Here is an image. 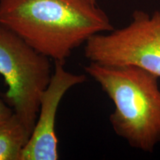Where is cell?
Listing matches in <instances>:
<instances>
[{
  "label": "cell",
  "instance_id": "7",
  "mask_svg": "<svg viewBox=\"0 0 160 160\" xmlns=\"http://www.w3.org/2000/svg\"><path fill=\"white\" fill-rule=\"evenodd\" d=\"M13 113V109L9 108L5 101L0 99V124L8 119Z\"/></svg>",
  "mask_w": 160,
  "mask_h": 160
},
{
  "label": "cell",
  "instance_id": "2",
  "mask_svg": "<svg viewBox=\"0 0 160 160\" xmlns=\"http://www.w3.org/2000/svg\"><path fill=\"white\" fill-rule=\"evenodd\" d=\"M85 71L114 103L110 122L115 133L131 147L153 152L160 142L159 77L134 65L91 62Z\"/></svg>",
  "mask_w": 160,
  "mask_h": 160
},
{
  "label": "cell",
  "instance_id": "6",
  "mask_svg": "<svg viewBox=\"0 0 160 160\" xmlns=\"http://www.w3.org/2000/svg\"><path fill=\"white\" fill-rule=\"evenodd\" d=\"M30 137V133L15 113L0 124V160H20Z\"/></svg>",
  "mask_w": 160,
  "mask_h": 160
},
{
  "label": "cell",
  "instance_id": "5",
  "mask_svg": "<svg viewBox=\"0 0 160 160\" xmlns=\"http://www.w3.org/2000/svg\"><path fill=\"white\" fill-rule=\"evenodd\" d=\"M51 81L40 98L37 122L20 160L59 159L56 117L64 95L73 86L85 82L86 76L66 71L65 62L54 61Z\"/></svg>",
  "mask_w": 160,
  "mask_h": 160
},
{
  "label": "cell",
  "instance_id": "1",
  "mask_svg": "<svg viewBox=\"0 0 160 160\" xmlns=\"http://www.w3.org/2000/svg\"><path fill=\"white\" fill-rule=\"evenodd\" d=\"M0 25L64 62L92 36L113 30L107 14L88 0H0Z\"/></svg>",
  "mask_w": 160,
  "mask_h": 160
},
{
  "label": "cell",
  "instance_id": "8",
  "mask_svg": "<svg viewBox=\"0 0 160 160\" xmlns=\"http://www.w3.org/2000/svg\"><path fill=\"white\" fill-rule=\"evenodd\" d=\"M89 2H91V3H93V4H96V5H97V3H96V0H88Z\"/></svg>",
  "mask_w": 160,
  "mask_h": 160
},
{
  "label": "cell",
  "instance_id": "4",
  "mask_svg": "<svg viewBox=\"0 0 160 160\" xmlns=\"http://www.w3.org/2000/svg\"><path fill=\"white\" fill-rule=\"evenodd\" d=\"M85 57L104 65H134L160 77V11H135L131 22L85 42Z\"/></svg>",
  "mask_w": 160,
  "mask_h": 160
},
{
  "label": "cell",
  "instance_id": "3",
  "mask_svg": "<svg viewBox=\"0 0 160 160\" xmlns=\"http://www.w3.org/2000/svg\"><path fill=\"white\" fill-rule=\"evenodd\" d=\"M50 59L0 25V75L8 86L3 98L31 135L40 98L53 75Z\"/></svg>",
  "mask_w": 160,
  "mask_h": 160
}]
</instances>
